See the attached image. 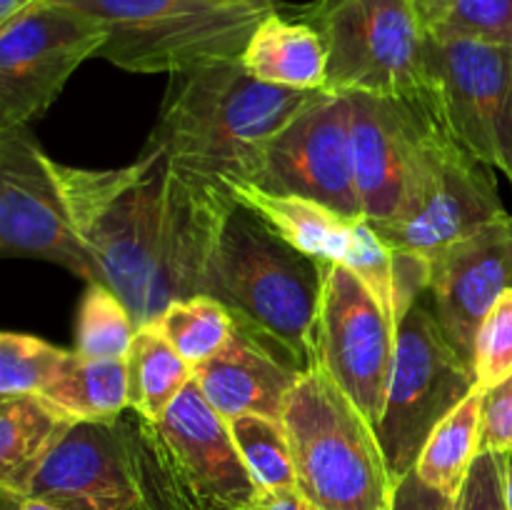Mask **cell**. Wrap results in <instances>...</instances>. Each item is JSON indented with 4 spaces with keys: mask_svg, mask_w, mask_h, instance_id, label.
I'll use <instances>...</instances> for the list:
<instances>
[{
    "mask_svg": "<svg viewBox=\"0 0 512 510\" xmlns=\"http://www.w3.org/2000/svg\"><path fill=\"white\" fill-rule=\"evenodd\" d=\"M133 313L128 305L103 283H88L78 310L75 353L85 358H125L135 338Z\"/></svg>",
    "mask_w": 512,
    "mask_h": 510,
    "instance_id": "26",
    "label": "cell"
},
{
    "mask_svg": "<svg viewBox=\"0 0 512 510\" xmlns=\"http://www.w3.org/2000/svg\"><path fill=\"white\" fill-rule=\"evenodd\" d=\"M480 433H483V393L475 388L430 433L415 463L418 478L430 488L458 498L475 458L480 455Z\"/></svg>",
    "mask_w": 512,
    "mask_h": 510,
    "instance_id": "24",
    "label": "cell"
},
{
    "mask_svg": "<svg viewBox=\"0 0 512 510\" xmlns=\"http://www.w3.org/2000/svg\"><path fill=\"white\" fill-rule=\"evenodd\" d=\"M325 265L300 253L245 205L235 203L205 270L203 293L273 343L300 370L315 368V318Z\"/></svg>",
    "mask_w": 512,
    "mask_h": 510,
    "instance_id": "3",
    "label": "cell"
},
{
    "mask_svg": "<svg viewBox=\"0 0 512 510\" xmlns=\"http://www.w3.org/2000/svg\"><path fill=\"white\" fill-rule=\"evenodd\" d=\"M415 10L420 13V18H423L425 28H433L435 23L440 20V15L445 13V8L450 5V0H413Z\"/></svg>",
    "mask_w": 512,
    "mask_h": 510,
    "instance_id": "36",
    "label": "cell"
},
{
    "mask_svg": "<svg viewBox=\"0 0 512 510\" xmlns=\"http://www.w3.org/2000/svg\"><path fill=\"white\" fill-rule=\"evenodd\" d=\"M493 165L483 163L455 140L445 153L438 180L423 208L395 228L378 230L393 250L433 260L450 245L505 215Z\"/></svg>",
    "mask_w": 512,
    "mask_h": 510,
    "instance_id": "17",
    "label": "cell"
},
{
    "mask_svg": "<svg viewBox=\"0 0 512 510\" xmlns=\"http://www.w3.org/2000/svg\"><path fill=\"white\" fill-rule=\"evenodd\" d=\"M70 350L28 333L0 335V398L40 395Z\"/></svg>",
    "mask_w": 512,
    "mask_h": 510,
    "instance_id": "28",
    "label": "cell"
},
{
    "mask_svg": "<svg viewBox=\"0 0 512 510\" xmlns=\"http://www.w3.org/2000/svg\"><path fill=\"white\" fill-rule=\"evenodd\" d=\"M155 323L173 343V348L195 368L213 358L228 343L235 318L223 303L210 295H193V298L173 300Z\"/></svg>",
    "mask_w": 512,
    "mask_h": 510,
    "instance_id": "25",
    "label": "cell"
},
{
    "mask_svg": "<svg viewBox=\"0 0 512 510\" xmlns=\"http://www.w3.org/2000/svg\"><path fill=\"white\" fill-rule=\"evenodd\" d=\"M303 370L273 343L235 320L228 343L210 360L195 365L193 380L225 420L263 415L283 423L290 390Z\"/></svg>",
    "mask_w": 512,
    "mask_h": 510,
    "instance_id": "18",
    "label": "cell"
},
{
    "mask_svg": "<svg viewBox=\"0 0 512 510\" xmlns=\"http://www.w3.org/2000/svg\"><path fill=\"white\" fill-rule=\"evenodd\" d=\"M28 498L65 510H190L155 423L135 410L108 423H75L38 470Z\"/></svg>",
    "mask_w": 512,
    "mask_h": 510,
    "instance_id": "5",
    "label": "cell"
},
{
    "mask_svg": "<svg viewBox=\"0 0 512 510\" xmlns=\"http://www.w3.org/2000/svg\"><path fill=\"white\" fill-rule=\"evenodd\" d=\"M315 365L378 428L398 348V323L345 265H325L313 333Z\"/></svg>",
    "mask_w": 512,
    "mask_h": 510,
    "instance_id": "12",
    "label": "cell"
},
{
    "mask_svg": "<svg viewBox=\"0 0 512 510\" xmlns=\"http://www.w3.org/2000/svg\"><path fill=\"white\" fill-rule=\"evenodd\" d=\"M228 423L235 445L260 493L298 485L288 433L280 420L263 418V415H238Z\"/></svg>",
    "mask_w": 512,
    "mask_h": 510,
    "instance_id": "27",
    "label": "cell"
},
{
    "mask_svg": "<svg viewBox=\"0 0 512 510\" xmlns=\"http://www.w3.org/2000/svg\"><path fill=\"white\" fill-rule=\"evenodd\" d=\"M125 363H128L130 410L148 418L150 423H160L185 385L193 380V365L173 348L158 323L140 325L135 330Z\"/></svg>",
    "mask_w": 512,
    "mask_h": 510,
    "instance_id": "23",
    "label": "cell"
},
{
    "mask_svg": "<svg viewBox=\"0 0 512 510\" xmlns=\"http://www.w3.org/2000/svg\"><path fill=\"white\" fill-rule=\"evenodd\" d=\"M105 30L98 58L130 73H185L243 55L270 10L253 0H58Z\"/></svg>",
    "mask_w": 512,
    "mask_h": 510,
    "instance_id": "6",
    "label": "cell"
},
{
    "mask_svg": "<svg viewBox=\"0 0 512 510\" xmlns=\"http://www.w3.org/2000/svg\"><path fill=\"white\" fill-rule=\"evenodd\" d=\"M298 490L313 510H390L395 483L373 423L323 368L303 370L283 415Z\"/></svg>",
    "mask_w": 512,
    "mask_h": 510,
    "instance_id": "4",
    "label": "cell"
},
{
    "mask_svg": "<svg viewBox=\"0 0 512 510\" xmlns=\"http://www.w3.org/2000/svg\"><path fill=\"white\" fill-rule=\"evenodd\" d=\"M428 93L468 153L512 183V45L428 33Z\"/></svg>",
    "mask_w": 512,
    "mask_h": 510,
    "instance_id": "11",
    "label": "cell"
},
{
    "mask_svg": "<svg viewBox=\"0 0 512 510\" xmlns=\"http://www.w3.org/2000/svg\"><path fill=\"white\" fill-rule=\"evenodd\" d=\"M40 395L78 423H108L130 410L125 358L98 360L70 350Z\"/></svg>",
    "mask_w": 512,
    "mask_h": 510,
    "instance_id": "22",
    "label": "cell"
},
{
    "mask_svg": "<svg viewBox=\"0 0 512 510\" xmlns=\"http://www.w3.org/2000/svg\"><path fill=\"white\" fill-rule=\"evenodd\" d=\"M103 45V25L58 0H38L0 25V130L28 128L48 113L70 75Z\"/></svg>",
    "mask_w": 512,
    "mask_h": 510,
    "instance_id": "10",
    "label": "cell"
},
{
    "mask_svg": "<svg viewBox=\"0 0 512 510\" xmlns=\"http://www.w3.org/2000/svg\"><path fill=\"white\" fill-rule=\"evenodd\" d=\"M75 423L45 395L0 398V488L28 498L38 470Z\"/></svg>",
    "mask_w": 512,
    "mask_h": 510,
    "instance_id": "20",
    "label": "cell"
},
{
    "mask_svg": "<svg viewBox=\"0 0 512 510\" xmlns=\"http://www.w3.org/2000/svg\"><path fill=\"white\" fill-rule=\"evenodd\" d=\"M228 190L240 205L253 210L273 233L300 253L320 260V263H340L350 240V228L355 220L343 218L335 210L300 198V195H280L260 188L255 183H230Z\"/></svg>",
    "mask_w": 512,
    "mask_h": 510,
    "instance_id": "21",
    "label": "cell"
},
{
    "mask_svg": "<svg viewBox=\"0 0 512 510\" xmlns=\"http://www.w3.org/2000/svg\"><path fill=\"white\" fill-rule=\"evenodd\" d=\"M512 373V288L505 290L475 333V388L488 390Z\"/></svg>",
    "mask_w": 512,
    "mask_h": 510,
    "instance_id": "31",
    "label": "cell"
},
{
    "mask_svg": "<svg viewBox=\"0 0 512 510\" xmlns=\"http://www.w3.org/2000/svg\"><path fill=\"white\" fill-rule=\"evenodd\" d=\"M255 5H260V8H265V10H275L278 8V3H275V0H253Z\"/></svg>",
    "mask_w": 512,
    "mask_h": 510,
    "instance_id": "41",
    "label": "cell"
},
{
    "mask_svg": "<svg viewBox=\"0 0 512 510\" xmlns=\"http://www.w3.org/2000/svg\"><path fill=\"white\" fill-rule=\"evenodd\" d=\"M328 90H295L253 78L235 60L170 75L150 148L173 168L228 188L255 178L270 140Z\"/></svg>",
    "mask_w": 512,
    "mask_h": 510,
    "instance_id": "2",
    "label": "cell"
},
{
    "mask_svg": "<svg viewBox=\"0 0 512 510\" xmlns=\"http://www.w3.org/2000/svg\"><path fill=\"white\" fill-rule=\"evenodd\" d=\"M98 280L148 325L173 300L203 293L215 240L238 200L228 188L173 168L145 145L125 168H73L50 158Z\"/></svg>",
    "mask_w": 512,
    "mask_h": 510,
    "instance_id": "1",
    "label": "cell"
},
{
    "mask_svg": "<svg viewBox=\"0 0 512 510\" xmlns=\"http://www.w3.org/2000/svg\"><path fill=\"white\" fill-rule=\"evenodd\" d=\"M250 183L280 195H300L348 220L363 218L355 183L353 105L348 95L325 93L285 125L265 148Z\"/></svg>",
    "mask_w": 512,
    "mask_h": 510,
    "instance_id": "14",
    "label": "cell"
},
{
    "mask_svg": "<svg viewBox=\"0 0 512 510\" xmlns=\"http://www.w3.org/2000/svg\"><path fill=\"white\" fill-rule=\"evenodd\" d=\"M240 63L263 83L295 90H325L328 48L318 30L278 5L255 28Z\"/></svg>",
    "mask_w": 512,
    "mask_h": 510,
    "instance_id": "19",
    "label": "cell"
},
{
    "mask_svg": "<svg viewBox=\"0 0 512 510\" xmlns=\"http://www.w3.org/2000/svg\"><path fill=\"white\" fill-rule=\"evenodd\" d=\"M283 10L323 35L328 93L383 98L428 93V28L413 0H315Z\"/></svg>",
    "mask_w": 512,
    "mask_h": 510,
    "instance_id": "8",
    "label": "cell"
},
{
    "mask_svg": "<svg viewBox=\"0 0 512 510\" xmlns=\"http://www.w3.org/2000/svg\"><path fill=\"white\" fill-rule=\"evenodd\" d=\"M505 490H508V508L512 510V453H508V468H505Z\"/></svg>",
    "mask_w": 512,
    "mask_h": 510,
    "instance_id": "40",
    "label": "cell"
},
{
    "mask_svg": "<svg viewBox=\"0 0 512 510\" xmlns=\"http://www.w3.org/2000/svg\"><path fill=\"white\" fill-rule=\"evenodd\" d=\"M390 510H455V498L430 488L418 478L415 470H410L393 493V505Z\"/></svg>",
    "mask_w": 512,
    "mask_h": 510,
    "instance_id": "34",
    "label": "cell"
},
{
    "mask_svg": "<svg viewBox=\"0 0 512 510\" xmlns=\"http://www.w3.org/2000/svg\"><path fill=\"white\" fill-rule=\"evenodd\" d=\"M483 393L480 453H512V373Z\"/></svg>",
    "mask_w": 512,
    "mask_h": 510,
    "instance_id": "33",
    "label": "cell"
},
{
    "mask_svg": "<svg viewBox=\"0 0 512 510\" xmlns=\"http://www.w3.org/2000/svg\"><path fill=\"white\" fill-rule=\"evenodd\" d=\"M25 510H65L60 505H55L53 500L45 498H25Z\"/></svg>",
    "mask_w": 512,
    "mask_h": 510,
    "instance_id": "39",
    "label": "cell"
},
{
    "mask_svg": "<svg viewBox=\"0 0 512 510\" xmlns=\"http://www.w3.org/2000/svg\"><path fill=\"white\" fill-rule=\"evenodd\" d=\"M255 510H313L303 493L295 488H278V490H263L255 503Z\"/></svg>",
    "mask_w": 512,
    "mask_h": 510,
    "instance_id": "35",
    "label": "cell"
},
{
    "mask_svg": "<svg viewBox=\"0 0 512 510\" xmlns=\"http://www.w3.org/2000/svg\"><path fill=\"white\" fill-rule=\"evenodd\" d=\"M0 510H25V498L0 488Z\"/></svg>",
    "mask_w": 512,
    "mask_h": 510,
    "instance_id": "38",
    "label": "cell"
},
{
    "mask_svg": "<svg viewBox=\"0 0 512 510\" xmlns=\"http://www.w3.org/2000/svg\"><path fill=\"white\" fill-rule=\"evenodd\" d=\"M340 265L350 270L378 303L395 318L393 308V275H395V250L378 235V230L365 218L355 220L350 228L348 248H345Z\"/></svg>",
    "mask_w": 512,
    "mask_h": 510,
    "instance_id": "30",
    "label": "cell"
},
{
    "mask_svg": "<svg viewBox=\"0 0 512 510\" xmlns=\"http://www.w3.org/2000/svg\"><path fill=\"white\" fill-rule=\"evenodd\" d=\"M348 98L363 218L375 230L395 228L423 208L455 138L430 93L418 98L355 93Z\"/></svg>",
    "mask_w": 512,
    "mask_h": 510,
    "instance_id": "7",
    "label": "cell"
},
{
    "mask_svg": "<svg viewBox=\"0 0 512 510\" xmlns=\"http://www.w3.org/2000/svg\"><path fill=\"white\" fill-rule=\"evenodd\" d=\"M160 450L190 510H255V485L230 423L205 400L195 380L155 423Z\"/></svg>",
    "mask_w": 512,
    "mask_h": 510,
    "instance_id": "15",
    "label": "cell"
},
{
    "mask_svg": "<svg viewBox=\"0 0 512 510\" xmlns=\"http://www.w3.org/2000/svg\"><path fill=\"white\" fill-rule=\"evenodd\" d=\"M0 253L48 260L85 283H100L50 158L28 128L0 130Z\"/></svg>",
    "mask_w": 512,
    "mask_h": 510,
    "instance_id": "13",
    "label": "cell"
},
{
    "mask_svg": "<svg viewBox=\"0 0 512 510\" xmlns=\"http://www.w3.org/2000/svg\"><path fill=\"white\" fill-rule=\"evenodd\" d=\"M473 390V365L455 350L423 295L398 325L393 375L375 428L395 485L415 470L440 420Z\"/></svg>",
    "mask_w": 512,
    "mask_h": 510,
    "instance_id": "9",
    "label": "cell"
},
{
    "mask_svg": "<svg viewBox=\"0 0 512 510\" xmlns=\"http://www.w3.org/2000/svg\"><path fill=\"white\" fill-rule=\"evenodd\" d=\"M38 0H0V25L13 20L15 15H20L23 10H28L30 5H35Z\"/></svg>",
    "mask_w": 512,
    "mask_h": 510,
    "instance_id": "37",
    "label": "cell"
},
{
    "mask_svg": "<svg viewBox=\"0 0 512 510\" xmlns=\"http://www.w3.org/2000/svg\"><path fill=\"white\" fill-rule=\"evenodd\" d=\"M428 33L443 40L512 45V0H450Z\"/></svg>",
    "mask_w": 512,
    "mask_h": 510,
    "instance_id": "29",
    "label": "cell"
},
{
    "mask_svg": "<svg viewBox=\"0 0 512 510\" xmlns=\"http://www.w3.org/2000/svg\"><path fill=\"white\" fill-rule=\"evenodd\" d=\"M512 288V215L490 220L430 260L428 298L440 328L473 365L475 333L495 300Z\"/></svg>",
    "mask_w": 512,
    "mask_h": 510,
    "instance_id": "16",
    "label": "cell"
},
{
    "mask_svg": "<svg viewBox=\"0 0 512 510\" xmlns=\"http://www.w3.org/2000/svg\"><path fill=\"white\" fill-rule=\"evenodd\" d=\"M505 468L508 453H480L455 498V510H510Z\"/></svg>",
    "mask_w": 512,
    "mask_h": 510,
    "instance_id": "32",
    "label": "cell"
}]
</instances>
